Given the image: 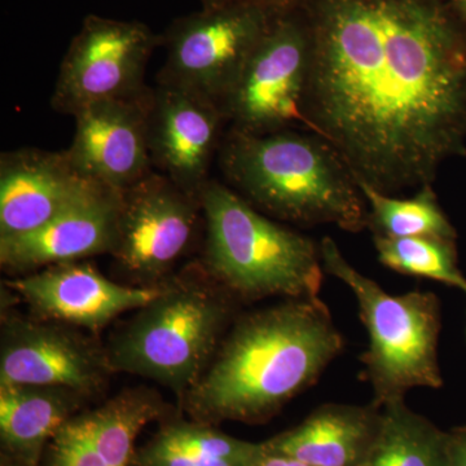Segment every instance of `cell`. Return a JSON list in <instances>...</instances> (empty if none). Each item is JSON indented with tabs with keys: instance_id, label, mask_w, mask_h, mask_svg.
I'll list each match as a JSON object with an SVG mask.
<instances>
[{
	"instance_id": "obj_1",
	"label": "cell",
	"mask_w": 466,
	"mask_h": 466,
	"mask_svg": "<svg viewBox=\"0 0 466 466\" xmlns=\"http://www.w3.org/2000/svg\"><path fill=\"white\" fill-rule=\"evenodd\" d=\"M303 115L392 195L466 155V33L437 0H318Z\"/></svg>"
},
{
	"instance_id": "obj_2",
	"label": "cell",
	"mask_w": 466,
	"mask_h": 466,
	"mask_svg": "<svg viewBox=\"0 0 466 466\" xmlns=\"http://www.w3.org/2000/svg\"><path fill=\"white\" fill-rule=\"evenodd\" d=\"M343 348L319 297L248 312L233 321L184 404L202 424L265 421L314 385Z\"/></svg>"
},
{
	"instance_id": "obj_3",
	"label": "cell",
	"mask_w": 466,
	"mask_h": 466,
	"mask_svg": "<svg viewBox=\"0 0 466 466\" xmlns=\"http://www.w3.org/2000/svg\"><path fill=\"white\" fill-rule=\"evenodd\" d=\"M218 153L229 188L260 213L294 225L367 228L357 177L320 135L229 130Z\"/></svg>"
},
{
	"instance_id": "obj_4",
	"label": "cell",
	"mask_w": 466,
	"mask_h": 466,
	"mask_svg": "<svg viewBox=\"0 0 466 466\" xmlns=\"http://www.w3.org/2000/svg\"><path fill=\"white\" fill-rule=\"evenodd\" d=\"M200 201L207 220L204 269L233 299L319 297L320 244L269 219L216 179L204 187Z\"/></svg>"
},
{
	"instance_id": "obj_5",
	"label": "cell",
	"mask_w": 466,
	"mask_h": 466,
	"mask_svg": "<svg viewBox=\"0 0 466 466\" xmlns=\"http://www.w3.org/2000/svg\"><path fill=\"white\" fill-rule=\"evenodd\" d=\"M207 272V271H205ZM236 300L207 274L161 285L106 348L113 372L155 380L184 397L207 370Z\"/></svg>"
},
{
	"instance_id": "obj_6",
	"label": "cell",
	"mask_w": 466,
	"mask_h": 466,
	"mask_svg": "<svg viewBox=\"0 0 466 466\" xmlns=\"http://www.w3.org/2000/svg\"><path fill=\"white\" fill-rule=\"evenodd\" d=\"M320 254L324 271L348 285L357 299L370 339L360 360L373 401L382 406L404 400L412 389H441L440 299L422 290L389 294L373 279L359 272L328 236L320 241Z\"/></svg>"
},
{
	"instance_id": "obj_7",
	"label": "cell",
	"mask_w": 466,
	"mask_h": 466,
	"mask_svg": "<svg viewBox=\"0 0 466 466\" xmlns=\"http://www.w3.org/2000/svg\"><path fill=\"white\" fill-rule=\"evenodd\" d=\"M309 60V23L293 11L276 16L220 103L231 130L263 135L288 130L294 122L308 126L303 104Z\"/></svg>"
},
{
	"instance_id": "obj_8",
	"label": "cell",
	"mask_w": 466,
	"mask_h": 466,
	"mask_svg": "<svg viewBox=\"0 0 466 466\" xmlns=\"http://www.w3.org/2000/svg\"><path fill=\"white\" fill-rule=\"evenodd\" d=\"M276 16L258 7H204L177 18L161 36L167 56L158 82L191 88L220 106Z\"/></svg>"
},
{
	"instance_id": "obj_9",
	"label": "cell",
	"mask_w": 466,
	"mask_h": 466,
	"mask_svg": "<svg viewBox=\"0 0 466 466\" xmlns=\"http://www.w3.org/2000/svg\"><path fill=\"white\" fill-rule=\"evenodd\" d=\"M161 43L146 24L88 15L60 66L51 106L61 115L143 94L147 64Z\"/></svg>"
},
{
	"instance_id": "obj_10",
	"label": "cell",
	"mask_w": 466,
	"mask_h": 466,
	"mask_svg": "<svg viewBox=\"0 0 466 466\" xmlns=\"http://www.w3.org/2000/svg\"><path fill=\"white\" fill-rule=\"evenodd\" d=\"M200 198L161 173H150L122 192L112 256L124 271L153 281L167 274L191 244Z\"/></svg>"
},
{
	"instance_id": "obj_11",
	"label": "cell",
	"mask_w": 466,
	"mask_h": 466,
	"mask_svg": "<svg viewBox=\"0 0 466 466\" xmlns=\"http://www.w3.org/2000/svg\"><path fill=\"white\" fill-rule=\"evenodd\" d=\"M72 325L7 315L2 321L0 383L57 386L97 394L110 373L106 349Z\"/></svg>"
},
{
	"instance_id": "obj_12",
	"label": "cell",
	"mask_w": 466,
	"mask_h": 466,
	"mask_svg": "<svg viewBox=\"0 0 466 466\" xmlns=\"http://www.w3.org/2000/svg\"><path fill=\"white\" fill-rule=\"evenodd\" d=\"M226 121L219 103L200 92L167 82L152 88L148 116L152 165L177 187L200 198L219 152Z\"/></svg>"
},
{
	"instance_id": "obj_13",
	"label": "cell",
	"mask_w": 466,
	"mask_h": 466,
	"mask_svg": "<svg viewBox=\"0 0 466 466\" xmlns=\"http://www.w3.org/2000/svg\"><path fill=\"white\" fill-rule=\"evenodd\" d=\"M152 88L125 99L99 101L75 116L66 149L76 170L92 182L124 192L152 171L148 116Z\"/></svg>"
},
{
	"instance_id": "obj_14",
	"label": "cell",
	"mask_w": 466,
	"mask_h": 466,
	"mask_svg": "<svg viewBox=\"0 0 466 466\" xmlns=\"http://www.w3.org/2000/svg\"><path fill=\"white\" fill-rule=\"evenodd\" d=\"M36 318L99 332L126 311L158 296L161 285L126 287L110 281L88 263H60L5 281Z\"/></svg>"
},
{
	"instance_id": "obj_15",
	"label": "cell",
	"mask_w": 466,
	"mask_h": 466,
	"mask_svg": "<svg viewBox=\"0 0 466 466\" xmlns=\"http://www.w3.org/2000/svg\"><path fill=\"white\" fill-rule=\"evenodd\" d=\"M104 186L85 177L66 150L21 148L0 157V238L41 228Z\"/></svg>"
},
{
	"instance_id": "obj_16",
	"label": "cell",
	"mask_w": 466,
	"mask_h": 466,
	"mask_svg": "<svg viewBox=\"0 0 466 466\" xmlns=\"http://www.w3.org/2000/svg\"><path fill=\"white\" fill-rule=\"evenodd\" d=\"M121 200L122 192L104 187L41 228L0 238L3 269L26 275L48 266L112 253Z\"/></svg>"
},
{
	"instance_id": "obj_17",
	"label": "cell",
	"mask_w": 466,
	"mask_h": 466,
	"mask_svg": "<svg viewBox=\"0 0 466 466\" xmlns=\"http://www.w3.org/2000/svg\"><path fill=\"white\" fill-rule=\"evenodd\" d=\"M381 406L327 403L296 428L266 441L267 450L311 466H357L376 433Z\"/></svg>"
},
{
	"instance_id": "obj_18",
	"label": "cell",
	"mask_w": 466,
	"mask_h": 466,
	"mask_svg": "<svg viewBox=\"0 0 466 466\" xmlns=\"http://www.w3.org/2000/svg\"><path fill=\"white\" fill-rule=\"evenodd\" d=\"M57 386L0 383V438L5 452L38 466L46 443L69 421L86 400Z\"/></svg>"
},
{
	"instance_id": "obj_19",
	"label": "cell",
	"mask_w": 466,
	"mask_h": 466,
	"mask_svg": "<svg viewBox=\"0 0 466 466\" xmlns=\"http://www.w3.org/2000/svg\"><path fill=\"white\" fill-rule=\"evenodd\" d=\"M450 435L406 400L381 406L376 433L357 466H450Z\"/></svg>"
},
{
	"instance_id": "obj_20",
	"label": "cell",
	"mask_w": 466,
	"mask_h": 466,
	"mask_svg": "<svg viewBox=\"0 0 466 466\" xmlns=\"http://www.w3.org/2000/svg\"><path fill=\"white\" fill-rule=\"evenodd\" d=\"M164 412V401L149 389H128L76 422L112 466H128L140 431Z\"/></svg>"
},
{
	"instance_id": "obj_21",
	"label": "cell",
	"mask_w": 466,
	"mask_h": 466,
	"mask_svg": "<svg viewBox=\"0 0 466 466\" xmlns=\"http://www.w3.org/2000/svg\"><path fill=\"white\" fill-rule=\"evenodd\" d=\"M357 182L367 202V228L372 231L373 238H458L431 184L422 186L413 198H395Z\"/></svg>"
},
{
	"instance_id": "obj_22",
	"label": "cell",
	"mask_w": 466,
	"mask_h": 466,
	"mask_svg": "<svg viewBox=\"0 0 466 466\" xmlns=\"http://www.w3.org/2000/svg\"><path fill=\"white\" fill-rule=\"evenodd\" d=\"M380 263L400 274L429 279L466 294L456 240L440 238H373Z\"/></svg>"
},
{
	"instance_id": "obj_23",
	"label": "cell",
	"mask_w": 466,
	"mask_h": 466,
	"mask_svg": "<svg viewBox=\"0 0 466 466\" xmlns=\"http://www.w3.org/2000/svg\"><path fill=\"white\" fill-rule=\"evenodd\" d=\"M150 446L168 452L184 453L205 460H222L249 465L263 451V443H250L220 433L205 424L167 426Z\"/></svg>"
},
{
	"instance_id": "obj_24",
	"label": "cell",
	"mask_w": 466,
	"mask_h": 466,
	"mask_svg": "<svg viewBox=\"0 0 466 466\" xmlns=\"http://www.w3.org/2000/svg\"><path fill=\"white\" fill-rule=\"evenodd\" d=\"M50 466H112L97 452L75 419L52 438Z\"/></svg>"
},
{
	"instance_id": "obj_25",
	"label": "cell",
	"mask_w": 466,
	"mask_h": 466,
	"mask_svg": "<svg viewBox=\"0 0 466 466\" xmlns=\"http://www.w3.org/2000/svg\"><path fill=\"white\" fill-rule=\"evenodd\" d=\"M137 465L140 466H249L222 460H205L184 453L168 452L149 446L137 456Z\"/></svg>"
},
{
	"instance_id": "obj_26",
	"label": "cell",
	"mask_w": 466,
	"mask_h": 466,
	"mask_svg": "<svg viewBox=\"0 0 466 466\" xmlns=\"http://www.w3.org/2000/svg\"><path fill=\"white\" fill-rule=\"evenodd\" d=\"M205 8L210 7H258L280 15L293 9L299 0H201Z\"/></svg>"
},
{
	"instance_id": "obj_27",
	"label": "cell",
	"mask_w": 466,
	"mask_h": 466,
	"mask_svg": "<svg viewBox=\"0 0 466 466\" xmlns=\"http://www.w3.org/2000/svg\"><path fill=\"white\" fill-rule=\"evenodd\" d=\"M449 435L450 466H466V426Z\"/></svg>"
},
{
	"instance_id": "obj_28",
	"label": "cell",
	"mask_w": 466,
	"mask_h": 466,
	"mask_svg": "<svg viewBox=\"0 0 466 466\" xmlns=\"http://www.w3.org/2000/svg\"><path fill=\"white\" fill-rule=\"evenodd\" d=\"M249 466H311L299 460L283 455V453L272 452L267 450L263 443V451L256 460L250 462Z\"/></svg>"
},
{
	"instance_id": "obj_29",
	"label": "cell",
	"mask_w": 466,
	"mask_h": 466,
	"mask_svg": "<svg viewBox=\"0 0 466 466\" xmlns=\"http://www.w3.org/2000/svg\"><path fill=\"white\" fill-rule=\"evenodd\" d=\"M450 11L466 33V0H451Z\"/></svg>"
},
{
	"instance_id": "obj_30",
	"label": "cell",
	"mask_w": 466,
	"mask_h": 466,
	"mask_svg": "<svg viewBox=\"0 0 466 466\" xmlns=\"http://www.w3.org/2000/svg\"><path fill=\"white\" fill-rule=\"evenodd\" d=\"M0 466H27L21 462L20 460L15 459L14 456L9 455V453L5 452L2 455V461H0Z\"/></svg>"
}]
</instances>
